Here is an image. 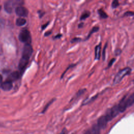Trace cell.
Listing matches in <instances>:
<instances>
[{
    "mask_svg": "<svg viewBox=\"0 0 134 134\" xmlns=\"http://www.w3.org/2000/svg\"><path fill=\"white\" fill-rule=\"evenodd\" d=\"M131 70H132L130 67H126L119 70L114 79L113 84L114 85L118 84L125 76L130 74Z\"/></svg>",
    "mask_w": 134,
    "mask_h": 134,
    "instance_id": "cell-1",
    "label": "cell"
},
{
    "mask_svg": "<svg viewBox=\"0 0 134 134\" xmlns=\"http://www.w3.org/2000/svg\"><path fill=\"white\" fill-rule=\"evenodd\" d=\"M20 42L26 43H30L31 41V37L29 31L27 29H23L20 31L18 36Z\"/></svg>",
    "mask_w": 134,
    "mask_h": 134,
    "instance_id": "cell-2",
    "label": "cell"
},
{
    "mask_svg": "<svg viewBox=\"0 0 134 134\" xmlns=\"http://www.w3.org/2000/svg\"><path fill=\"white\" fill-rule=\"evenodd\" d=\"M24 3L21 1H8L4 4V9L8 13H12L15 6H21Z\"/></svg>",
    "mask_w": 134,
    "mask_h": 134,
    "instance_id": "cell-3",
    "label": "cell"
},
{
    "mask_svg": "<svg viewBox=\"0 0 134 134\" xmlns=\"http://www.w3.org/2000/svg\"><path fill=\"white\" fill-rule=\"evenodd\" d=\"M32 53H33V48L31 45L30 43L25 44L23 48V50L22 57L29 59Z\"/></svg>",
    "mask_w": 134,
    "mask_h": 134,
    "instance_id": "cell-4",
    "label": "cell"
},
{
    "mask_svg": "<svg viewBox=\"0 0 134 134\" xmlns=\"http://www.w3.org/2000/svg\"><path fill=\"white\" fill-rule=\"evenodd\" d=\"M15 13L19 17H27L28 15V10L27 9L22 6H17L15 8Z\"/></svg>",
    "mask_w": 134,
    "mask_h": 134,
    "instance_id": "cell-5",
    "label": "cell"
},
{
    "mask_svg": "<svg viewBox=\"0 0 134 134\" xmlns=\"http://www.w3.org/2000/svg\"><path fill=\"white\" fill-rule=\"evenodd\" d=\"M126 99H127L126 95H125L122 97V98L120 100L118 105H117L119 112L122 113V112L125 111V110L126 109V108H127V103H126Z\"/></svg>",
    "mask_w": 134,
    "mask_h": 134,
    "instance_id": "cell-6",
    "label": "cell"
},
{
    "mask_svg": "<svg viewBox=\"0 0 134 134\" xmlns=\"http://www.w3.org/2000/svg\"><path fill=\"white\" fill-rule=\"evenodd\" d=\"M29 60V59L21 57L18 64V68L21 71H23L25 69L28 64Z\"/></svg>",
    "mask_w": 134,
    "mask_h": 134,
    "instance_id": "cell-7",
    "label": "cell"
},
{
    "mask_svg": "<svg viewBox=\"0 0 134 134\" xmlns=\"http://www.w3.org/2000/svg\"><path fill=\"white\" fill-rule=\"evenodd\" d=\"M108 121L107 120L105 116H102L100 117L97 121V126L100 129H104L106 127Z\"/></svg>",
    "mask_w": 134,
    "mask_h": 134,
    "instance_id": "cell-8",
    "label": "cell"
},
{
    "mask_svg": "<svg viewBox=\"0 0 134 134\" xmlns=\"http://www.w3.org/2000/svg\"><path fill=\"white\" fill-rule=\"evenodd\" d=\"M20 76V73L18 71H14L11 73L7 77V80L10 82H13L17 80Z\"/></svg>",
    "mask_w": 134,
    "mask_h": 134,
    "instance_id": "cell-9",
    "label": "cell"
},
{
    "mask_svg": "<svg viewBox=\"0 0 134 134\" xmlns=\"http://www.w3.org/2000/svg\"><path fill=\"white\" fill-rule=\"evenodd\" d=\"M1 87L3 90L5 91H9L12 88L13 84L10 81H6L1 84Z\"/></svg>",
    "mask_w": 134,
    "mask_h": 134,
    "instance_id": "cell-10",
    "label": "cell"
},
{
    "mask_svg": "<svg viewBox=\"0 0 134 134\" xmlns=\"http://www.w3.org/2000/svg\"><path fill=\"white\" fill-rule=\"evenodd\" d=\"M101 43H99L98 45L95 47V60H99L100 58V51H101Z\"/></svg>",
    "mask_w": 134,
    "mask_h": 134,
    "instance_id": "cell-11",
    "label": "cell"
},
{
    "mask_svg": "<svg viewBox=\"0 0 134 134\" xmlns=\"http://www.w3.org/2000/svg\"><path fill=\"white\" fill-rule=\"evenodd\" d=\"M110 110L111 114V116H112L113 118L115 117L120 113L119 111L117 105L114 106L112 108H110Z\"/></svg>",
    "mask_w": 134,
    "mask_h": 134,
    "instance_id": "cell-12",
    "label": "cell"
},
{
    "mask_svg": "<svg viewBox=\"0 0 134 134\" xmlns=\"http://www.w3.org/2000/svg\"><path fill=\"white\" fill-rule=\"evenodd\" d=\"M134 103V94L132 93L128 98L126 99V103L127 107L131 106Z\"/></svg>",
    "mask_w": 134,
    "mask_h": 134,
    "instance_id": "cell-13",
    "label": "cell"
},
{
    "mask_svg": "<svg viewBox=\"0 0 134 134\" xmlns=\"http://www.w3.org/2000/svg\"><path fill=\"white\" fill-rule=\"evenodd\" d=\"M27 23V20L23 17H19L16 20V24L18 26H22L25 25Z\"/></svg>",
    "mask_w": 134,
    "mask_h": 134,
    "instance_id": "cell-14",
    "label": "cell"
},
{
    "mask_svg": "<svg viewBox=\"0 0 134 134\" xmlns=\"http://www.w3.org/2000/svg\"><path fill=\"white\" fill-rule=\"evenodd\" d=\"M98 94H97L96 95L92 96V97H91L90 98H87L86 99H85L83 103H82V105H87L88 104H90L91 103H92V102H93L94 100H95L96 99V98L98 96Z\"/></svg>",
    "mask_w": 134,
    "mask_h": 134,
    "instance_id": "cell-15",
    "label": "cell"
},
{
    "mask_svg": "<svg viewBox=\"0 0 134 134\" xmlns=\"http://www.w3.org/2000/svg\"><path fill=\"white\" fill-rule=\"evenodd\" d=\"M99 30V27H98V26H94V27H93L92 29H91V30L90 31V32H89V34H88V35L86 36V37L85 38V40H88L89 38H90V37H91V36L93 34V33H94V32H97V31H98Z\"/></svg>",
    "mask_w": 134,
    "mask_h": 134,
    "instance_id": "cell-16",
    "label": "cell"
},
{
    "mask_svg": "<svg viewBox=\"0 0 134 134\" xmlns=\"http://www.w3.org/2000/svg\"><path fill=\"white\" fill-rule=\"evenodd\" d=\"M86 91V89H85V88H83V89H81V90H79L78 92H77L76 94L72 98V99H71V102L72 101L73 99H75L79 98V97H80L81 95H82L85 93V92Z\"/></svg>",
    "mask_w": 134,
    "mask_h": 134,
    "instance_id": "cell-17",
    "label": "cell"
},
{
    "mask_svg": "<svg viewBox=\"0 0 134 134\" xmlns=\"http://www.w3.org/2000/svg\"><path fill=\"white\" fill-rule=\"evenodd\" d=\"M98 14L101 19H106L108 17V15L104 11V10L102 8L99 9L98 10Z\"/></svg>",
    "mask_w": 134,
    "mask_h": 134,
    "instance_id": "cell-18",
    "label": "cell"
},
{
    "mask_svg": "<svg viewBox=\"0 0 134 134\" xmlns=\"http://www.w3.org/2000/svg\"><path fill=\"white\" fill-rule=\"evenodd\" d=\"M100 129L97 125L95 124L93 126L91 131L92 134H100Z\"/></svg>",
    "mask_w": 134,
    "mask_h": 134,
    "instance_id": "cell-19",
    "label": "cell"
},
{
    "mask_svg": "<svg viewBox=\"0 0 134 134\" xmlns=\"http://www.w3.org/2000/svg\"><path fill=\"white\" fill-rule=\"evenodd\" d=\"M91 13L90 11L88 10H85L84 11L81 15L80 16V20H85L86 18H87L88 17H89V16H90Z\"/></svg>",
    "mask_w": 134,
    "mask_h": 134,
    "instance_id": "cell-20",
    "label": "cell"
},
{
    "mask_svg": "<svg viewBox=\"0 0 134 134\" xmlns=\"http://www.w3.org/2000/svg\"><path fill=\"white\" fill-rule=\"evenodd\" d=\"M55 99V98H53V99H51L50 101H49V102L46 104V105L45 106V107H44V108H43V110H42V113H44L47 110V109H48V108L49 107V106L54 101Z\"/></svg>",
    "mask_w": 134,
    "mask_h": 134,
    "instance_id": "cell-21",
    "label": "cell"
},
{
    "mask_svg": "<svg viewBox=\"0 0 134 134\" xmlns=\"http://www.w3.org/2000/svg\"><path fill=\"white\" fill-rule=\"evenodd\" d=\"M119 3L117 0L113 1L111 3V7L113 8H116L118 6H119Z\"/></svg>",
    "mask_w": 134,
    "mask_h": 134,
    "instance_id": "cell-22",
    "label": "cell"
},
{
    "mask_svg": "<svg viewBox=\"0 0 134 134\" xmlns=\"http://www.w3.org/2000/svg\"><path fill=\"white\" fill-rule=\"evenodd\" d=\"M107 43L106 42L105 45L104 47V48L103 50V52H102V59L103 61H104L105 59V53H106V50L107 48Z\"/></svg>",
    "mask_w": 134,
    "mask_h": 134,
    "instance_id": "cell-23",
    "label": "cell"
},
{
    "mask_svg": "<svg viewBox=\"0 0 134 134\" xmlns=\"http://www.w3.org/2000/svg\"><path fill=\"white\" fill-rule=\"evenodd\" d=\"M115 61H116V59H115V58H112V59L109 61V62H108V65H107V68H106V69L110 68V67L112 66V65L113 64V63L115 62Z\"/></svg>",
    "mask_w": 134,
    "mask_h": 134,
    "instance_id": "cell-24",
    "label": "cell"
},
{
    "mask_svg": "<svg viewBox=\"0 0 134 134\" xmlns=\"http://www.w3.org/2000/svg\"><path fill=\"white\" fill-rule=\"evenodd\" d=\"M75 65H76V64H71L70 65H69L67 68H66V69L64 71V72L62 73V74L61 75V79H62L63 77V76H64V74L66 73V72L68 70H69L71 68H73V67H74Z\"/></svg>",
    "mask_w": 134,
    "mask_h": 134,
    "instance_id": "cell-25",
    "label": "cell"
},
{
    "mask_svg": "<svg viewBox=\"0 0 134 134\" xmlns=\"http://www.w3.org/2000/svg\"><path fill=\"white\" fill-rule=\"evenodd\" d=\"M82 40V39L80 38L79 37H74L71 40V43H75L80 42Z\"/></svg>",
    "mask_w": 134,
    "mask_h": 134,
    "instance_id": "cell-26",
    "label": "cell"
},
{
    "mask_svg": "<svg viewBox=\"0 0 134 134\" xmlns=\"http://www.w3.org/2000/svg\"><path fill=\"white\" fill-rule=\"evenodd\" d=\"M133 16V12H130V11L126 12L123 15V16Z\"/></svg>",
    "mask_w": 134,
    "mask_h": 134,
    "instance_id": "cell-27",
    "label": "cell"
},
{
    "mask_svg": "<svg viewBox=\"0 0 134 134\" xmlns=\"http://www.w3.org/2000/svg\"><path fill=\"white\" fill-rule=\"evenodd\" d=\"M49 23H50V22H49V21H48L47 23H45L44 24L42 25L41 26V30H43L44 29H45L46 28V27H48V26L49 25Z\"/></svg>",
    "mask_w": 134,
    "mask_h": 134,
    "instance_id": "cell-28",
    "label": "cell"
},
{
    "mask_svg": "<svg viewBox=\"0 0 134 134\" xmlns=\"http://www.w3.org/2000/svg\"><path fill=\"white\" fill-rule=\"evenodd\" d=\"M38 13L39 14V18H41L42 17V16L44 15V14H45V13L44 12H42V10H38Z\"/></svg>",
    "mask_w": 134,
    "mask_h": 134,
    "instance_id": "cell-29",
    "label": "cell"
},
{
    "mask_svg": "<svg viewBox=\"0 0 134 134\" xmlns=\"http://www.w3.org/2000/svg\"><path fill=\"white\" fill-rule=\"evenodd\" d=\"M62 35L61 34H57V35H55L54 37H53V39H59V38H60L61 37H62Z\"/></svg>",
    "mask_w": 134,
    "mask_h": 134,
    "instance_id": "cell-30",
    "label": "cell"
},
{
    "mask_svg": "<svg viewBox=\"0 0 134 134\" xmlns=\"http://www.w3.org/2000/svg\"><path fill=\"white\" fill-rule=\"evenodd\" d=\"M51 34V31H46V32L44 33V36H49Z\"/></svg>",
    "mask_w": 134,
    "mask_h": 134,
    "instance_id": "cell-31",
    "label": "cell"
},
{
    "mask_svg": "<svg viewBox=\"0 0 134 134\" xmlns=\"http://www.w3.org/2000/svg\"><path fill=\"white\" fill-rule=\"evenodd\" d=\"M83 25H84V23H83V22H82V23H81L80 24H79V25H78V28H82V27H83Z\"/></svg>",
    "mask_w": 134,
    "mask_h": 134,
    "instance_id": "cell-32",
    "label": "cell"
},
{
    "mask_svg": "<svg viewBox=\"0 0 134 134\" xmlns=\"http://www.w3.org/2000/svg\"><path fill=\"white\" fill-rule=\"evenodd\" d=\"M84 134H92V133H91V131L90 130H87V131L85 132Z\"/></svg>",
    "mask_w": 134,
    "mask_h": 134,
    "instance_id": "cell-33",
    "label": "cell"
},
{
    "mask_svg": "<svg viewBox=\"0 0 134 134\" xmlns=\"http://www.w3.org/2000/svg\"><path fill=\"white\" fill-rule=\"evenodd\" d=\"M2 80H3V77H2V76L0 74V84L2 83Z\"/></svg>",
    "mask_w": 134,
    "mask_h": 134,
    "instance_id": "cell-34",
    "label": "cell"
},
{
    "mask_svg": "<svg viewBox=\"0 0 134 134\" xmlns=\"http://www.w3.org/2000/svg\"><path fill=\"white\" fill-rule=\"evenodd\" d=\"M1 6H0V10H1Z\"/></svg>",
    "mask_w": 134,
    "mask_h": 134,
    "instance_id": "cell-35",
    "label": "cell"
},
{
    "mask_svg": "<svg viewBox=\"0 0 134 134\" xmlns=\"http://www.w3.org/2000/svg\"><path fill=\"white\" fill-rule=\"evenodd\" d=\"M61 134H63V133H61Z\"/></svg>",
    "mask_w": 134,
    "mask_h": 134,
    "instance_id": "cell-36",
    "label": "cell"
}]
</instances>
